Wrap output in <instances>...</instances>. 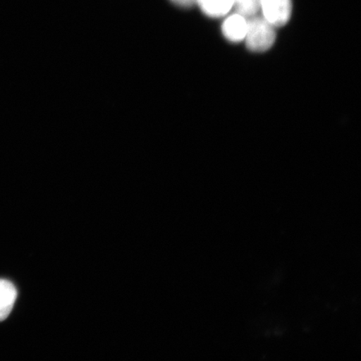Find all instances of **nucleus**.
<instances>
[{
  "instance_id": "5",
  "label": "nucleus",
  "mask_w": 361,
  "mask_h": 361,
  "mask_svg": "<svg viewBox=\"0 0 361 361\" xmlns=\"http://www.w3.org/2000/svg\"><path fill=\"white\" fill-rule=\"evenodd\" d=\"M197 4L205 15L212 18L224 16L233 7V0H197Z\"/></svg>"
},
{
  "instance_id": "7",
  "label": "nucleus",
  "mask_w": 361,
  "mask_h": 361,
  "mask_svg": "<svg viewBox=\"0 0 361 361\" xmlns=\"http://www.w3.org/2000/svg\"><path fill=\"white\" fill-rule=\"evenodd\" d=\"M171 1L180 7H191L197 3V0H171Z\"/></svg>"
},
{
  "instance_id": "2",
  "label": "nucleus",
  "mask_w": 361,
  "mask_h": 361,
  "mask_svg": "<svg viewBox=\"0 0 361 361\" xmlns=\"http://www.w3.org/2000/svg\"><path fill=\"white\" fill-rule=\"evenodd\" d=\"M264 18L274 27L286 25L292 13L291 0H260Z\"/></svg>"
},
{
  "instance_id": "6",
  "label": "nucleus",
  "mask_w": 361,
  "mask_h": 361,
  "mask_svg": "<svg viewBox=\"0 0 361 361\" xmlns=\"http://www.w3.org/2000/svg\"><path fill=\"white\" fill-rule=\"evenodd\" d=\"M238 15L246 19L255 16L260 8V0H233V6Z\"/></svg>"
},
{
  "instance_id": "4",
  "label": "nucleus",
  "mask_w": 361,
  "mask_h": 361,
  "mask_svg": "<svg viewBox=\"0 0 361 361\" xmlns=\"http://www.w3.org/2000/svg\"><path fill=\"white\" fill-rule=\"evenodd\" d=\"M17 298L16 288L6 279H0V322L11 314Z\"/></svg>"
},
{
  "instance_id": "3",
  "label": "nucleus",
  "mask_w": 361,
  "mask_h": 361,
  "mask_svg": "<svg viewBox=\"0 0 361 361\" xmlns=\"http://www.w3.org/2000/svg\"><path fill=\"white\" fill-rule=\"evenodd\" d=\"M247 21L245 17L238 13L229 16L222 26L225 38L234 43L240 42L245 39Z\"/></svg>"
},
{
  "instance_id": "1",
  "label": "nucleus",
  "mask_w": 361,
  "mask_h": 361,
  "mask_svg": "<svg viewBox=\"0 0 361 361\" xmlns=\"http://www.w3.org/2000/svg\"><path fill=\"white\" fill-rule=\"evenodd\" d=\"M247 21L245 39L247 49L254 52H264L272 47L276 39L274 26L264 17L252 16Z\"/></svg>"
}]
</instances>
